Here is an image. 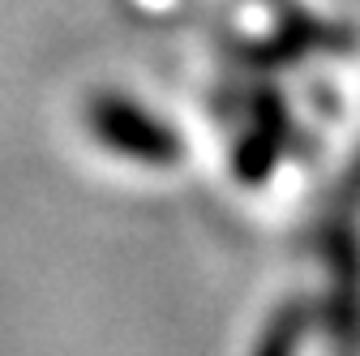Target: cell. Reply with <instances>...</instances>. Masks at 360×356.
Masks as SVG:
<instances>
[{"instance_id":"1","label":"cell","mask_w":360,"mask_h":356,"mask_svg":"<svg viewBox=\"0 0 360 356\" xmlns=\"http://www.w3.org/2000/svg\"><path fill=\"white\" fill-rule=\"evenodd\" d=\"M82 120H86L90 138H95L103 151L120 155V159L146 163V167H172L180 155H185L180 133L167 120H159L155 112H146L138 99H129V95H116V91L95 95L86 103Z\"/></svg>"},{"instance_id":"2","label":"cell","mask_w":360,"mask_h":356,"mask_svg":"<svg viewBox=\"0 0 360 356\" xmlns=\"http://www.w3.org/2000/svg\"><path fill=\"white\" fill-rule=\"evenodd\" d=\"M313 253L330 271V305L326 322L339 356H360V228L356 219L322 215L313 228Z\"/></svg>"},{"instance_id":"3","label":"cell","mask_w":360,"mask_h":356,"mask_svg":"<svg viewBox=\"0 0 360 356\" xmlns=\"http://www.w3.org/2000/svg\"><path fill=\"white\" fill-rule=\"evenodd\" d=\"M318 318H322V305L313 300V296L283 300L275 314L266 318V326H262V335L253 343V356H296L300 339L318 326Z\"/></svg>"},{"instance_id":"4","label":"cell","mask_w":360,"mask_h":356,"mask_svg":"<svg viewBox=\"0 0 360 356\" xmlns=\"http://www.w3.org/2000/svg\"><path fill=\"white\" fill-rule=\"evenodd\" d=\"M356 206H360V155L352 159V167H347V176H343V185H339V198L330 202V210H326V215L352 219V215H356Z\"/></svg>"}]
</instances>
